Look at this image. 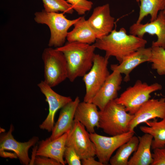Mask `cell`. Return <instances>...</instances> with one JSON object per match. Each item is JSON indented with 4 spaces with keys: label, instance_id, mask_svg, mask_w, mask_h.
<instances>
[{
    "label": "cell",
    "instance_id": "d6a6232c",
    "mask_svg": "<svg viewBox=\"0 0 165 165\" xmlns=\"http://www.w3.org/2000/svg\"><path fill=\"white\" fill-rule=\"evenodd\" d=\"M162 11L163 13L165 15V9L163 11Z\"/></svg>",
    "mask_w": 165,
    "mask_h": 165
},
{
    "label": "cell",
    "instance_id": "5b68a950",
    "mask_svg": "<svg viewBox=\"0 0 165 165\" xmlns=\"http://www.w3.org/2000/svg\"><path fill=\"white\" fill-rule=\"evenodd\" d=\"M44 64V80L52 88L68 78V67L63 53L57 48H45L42 54Z\"/></svg>",
    "mask_w": 165,
    "mask_h": 165
},
{
    "label": "cell",
    "instance_id": "9a60e30c",
    "mask_svg": "<svg viewBox=\"0 0 165 165\" xmlns=\"http://www.w3.org/2000/svg\"><path fill=\"white\" fill-rule=\"evenodd\" d=\"M122 81L121 74L117 70L112 71L94 97L92 102L100 110H103L110 101L118 97V92L121 88Z\"/></svg>",
    "mask_w": 165,
    "mask_h": 165
},
{
    "label": "cell",
    "instance_id": "1f68e13d",
    "mask_svg": "<svg viewBox=\"0 0 165 165\" xmlns=\"http://www.w3.org/2000/svg\"><path fill=\"white\" fill-rule=\"evenodd\" d=\"M94 157H90L82 160V165H103L100 161L96 160Z\"/></svg>",
    "mask_w": 165,
    "mask_h": 165
},
{
    "label": "cell",
    "instance_id": "8fae6325",
    "mask_svg": "<svg viewBox=\"0 0 165 165\" xmlns=\"http://www.w3.org/2000/svg\"><path fill=\"white\" fill-rule=\"evenodd\" d=\"M38 86L46 97L49 105V113L46 118L39 125V128L48 132H51L54 125V118L57 112L72 100L70 97L60 95L52 89L44 81H41Z\"/></svg>",
    "mask_w": 165,
    "mask_h": 165
},
{
    "label": "cell",
    "instance_id": "e0dca14e",
    "mask_svg": "<svg viewBox=\"0 0 165 165\" xmlns=\"http://www.w3.org/2000/svg\"><path fill=\"white\" fill-rule=\"evenodd\" d=\"M80 102L79 97L77 96L74 100L61 108L59 118L49 138L51 140H54L70 131L73 123L76 108Z\"/></svg>",
    "mask_w": 165,
    "mask_h": 165
},
{
    "label": "cell",
    "instance_id": "52a82bcc",
    "mask_svg": "<svg viewBox=\"0 0 165 165\" xmlns=\"http://www.w3.org/2000/svg\"><path fill=\"white\" fill-rule=\"evenodd\" d=\"M14 130V127L11 124L8 131L1 134L0 156L4 158H18L21 164L29 165L31 159L28 156V150L38 142V138L34 136L27 142L18 141L12 135Z\"/></svg>",
    "mask_w": 165,
    "mask_h": 165
},
{
    "label": "cell",
    "instance_id": "83f0119b",
    "mask_svg": "<svg viewBox=\"0 0 165 165\" xmlns=\"http://www.w3.org/2000/svg\"><path fill=\"white\" fill-rule=\"evenodd\" d=\"M71 5L74 10L80 15H84L91 9L93 3L87 0H65Z\"/></svg>",
    "mask_w": 165,
    "mask_h": 165
},
{
    "label": "cell",
    "instance_id": "30bf717a",
    "mask_svg": "<svg viewBox=\"0 0 165 165\" xmlns=\"http://www.w3.org/2000/svg\"><path fill=\"white\" fill-rule=\"evenodd\" d=\"M85 127L74 119L72 128L68 133L66 146L74 149L81 159L96 155V149Z\"/></svg>",
    "mask_w": 165,
    "mask_h": 165
},
{
    "label": "cell",
    "instance_id": "484cf974",
    "mask_svg": "<svg viewBox=\"0 0 165 165\" xmlns=\"http://www.w3.org/2000/svg\"><path fill=\"white\" fill-rule=\"evenodd\" d=\"M64 150L48 147L38 146L36 154L38 156L53 159L59 162L61 165H65L67 163L63 159Z\"/></svg>",
    "mask_w": 165,
    "mask_h": 165
},
{
    "label": "cell",
    "instance_id": "4dcf8cb0",
    "mask_svg": "<svg viewBox=\"0 0 165 165\" xmlns=\"http://www.w3.org/2000/svg\"><path fill=\"white\" fill-rule=\"evenodd\" d=\"M153 159L151 165H165V146L153 150Z\"/></svg>",
    "mask_w": 165,
    "mask_h": 165
},
{
    "label": "cell",
    "instance_id": "3957f363",
    "mask_svg": "<svg viewBox=\"0 0 165 165\" xmlns=\"http://www.w3.org/2000/svg\"><path fill=\"white\" fill-rule=\"evenodd\" d=\"M99 113V128L106 134L115 136L130 131L129 124L134 115L127 112L125 107L115 100L110 101Z\"/></svg>",
    "mask_w": 165,
    "mask_h": 165
},
{
    "label": "cell",
    "instance_id": "7c38bea8",
    "mask_svg": "<svg viewBox=\"0 0 165 165\" xmlns=\"http://www.w3.org/2000/svg\"><path fill=\"white\" fill-rule=\"evenodd\" d=\"M130 34L143 38L146 33L152 35H155L156 41H153L152 46H159L165 49V15L160 11L154 20L145 24L136 22L129 28Z\"/></svg>",
    "mask_w": 165,
    "mask_h": 165
},
{
    "label": "cell",
    "instance_id": "d4e9b609",
    "mask_svg": "<svg viewBox=\"0 0 165 165\" xmlns=\"http://www.w3.org/2000/svg\"><path fill=\"white\" fill-rule=\"evenodd\" d=\"M44 10L48 12H62L72 14L74 10L71 4L65 0H42Z\"/></svg>",
    "mask_w": 165,
    "mask_h": 165
},
{
    "label": "cell",
    "instance_id": "44dd1931",
    "mask_svg": "<svg viewBox=\"0 0 165 165\" xmlns=\"http://www.w3.org/2000/svg\"><path fill=\"white\" fill-rule=\"evenodd\" d=\"M148 126H141L140 130L144 133L151 135L153 138L151 148L153 150L165 146V117L160 121L155 119L145 123Z\"/></svg>",
    "mask_w": 165,
    "mask_h": 165
},
{
    "label": "cell",
    "instance_id": "277c9868",
    "mask_svg": "<svg viewBox=\"0 0 165 165\" xmlns=\"http://www.w3.org/2000/svg\"><path fill=\"white\" fill-rule=\"evenodd\" d=\"M34 19L38 24H45L49 27L50 32L48 46L58 48L65 42L69 28L79 20L66 18L63 13L48 12L44 9L34 13Z\"/></svg>",
    "mask_w": 165,
    "mask_h": 165
},
{
    "label": "cell",
    "instance_id": "4316f807",
    "mask_svg": "<svg viewBox=\"0 0 165 165\" xmlns=\"http://www.w3.org/2000/svg\"><path fill=\"white\" fill-rule=\"evenodd\" d=\"M68 133H65L60 137L51 140L49 138L39 141L38 146H46L53 148L64 150Z\"/></svg>",
    "mask_w": 165,
    "mask_h": 165
},
{
    "label": "cell",
    "instance_id": "7a4b0ae2",
    "mask_svg": "<svg viewBox=\"0 0 165 165\" xmlns=\"http://www.w3.org/2000/svg\"><path fill=\"white\" fill-rule=\"evenodd\" d=\"M56 48L62 52L66 58L68 79L71 82L79 77H83L93 66L96 49L94 44L68 42Z\"/></svg>",
    "mask_w": 165,
    "mask_h": 165
},
{
    "label": "cell",
    "instance_id": "603a6c76",
    "mask_svg": "<svg viewBox=\"0 0 165 165\" xmlns=\"http://www.w3.org/2000/svg\"><path fill=\"white\" fill-rule=\"evenodd\" d=\"M140 2L139 12L137 23H141L146 16H150V21L155 20L159 13L165 9V0H136Z\"/></svg>",
    "mask_w": 165,
    "mask_h": 165
},
{
    "label": "cell",
    "instance_id": "836d02e7",
    "mask_svg": "<svg viewBox=\"0 0 165 165\" xmlns=\"http://www.w3.org/2000/svg\"></svg>",
    "mask_w": 165,
    "mask_h": 165
},
{
    "label": "cell",
    "instance_id": "7402d4cb",
    "mask_svg": "<svg viewBox=\"0 0 165 165\" xmlns=\"http://www.w3.org/2000/svg\"><path fill=\"white\" fill-rule=\"evenodd\" d=\"M139 142L138 137L132 136L127 142L120 146L109 160L111 165H128L129 158L137 150Z\"/></svg>",
    "mask_w": 165,
    "mask_h": 165
},
{
    "label": "cell",
    "instance_id": "4fadbf2b",
    "mask_svg": "<svg viewBox=\"0 0 165 165\" xmlns=\"http://www.w3.org/2000/svg\"><path fill=\"white\" fill-rule=\"evenodd\" d=\"M87 21L97 39L101 38L109 34L113 30L115 24V18L111 15L109 4L107 3L94 8Z\"/></svg>",
    "mask_w": 165,
    "mask_h": 165
},
{
    "label": "cell",
    "instance_id": "8992f818",
    "mask_svg": "<svg viewBox=\"0 0 165 165\" xmlns=\"http://www.w3.org/2000/svg\"><path fill=\"white\" fill-rule=\"evenodd\" d=\"M162 85L155 82L148 84L138 80L132 86L128 87L115 100L124 106L126 111L134 115L151 97L152 93L162 89Z\"/></svg>",
    "mask_w": 165,
    "mask_h": 165
},
{
    "label": "cell",
    "instance_id": "f546056e",
    "mask_svg": "<svg viewBox=\"0 0 165 165\" xmlns=\"http://www.w3.org/2000/svg\"><path fill=\"white\" fill-rule=\"evenodd\" d=\"M64 157L65 161L69 165H81V159L74 149L71 147L66 146Z\"/></svg>",
    "mask_w": 165,
    "mask_h": 165
},
{
    "label": "cell",
    "instance_id": "cb8c5ba5",
    "mask_svg": "<svg viewBox=\"0 0 165 165\" xmlns=\"http://www.w3.org/2000/svg\"><path fill=\"white\" fill-rule=\"evenodd\" d=\"M152 56L150 61L152 69L160 75H165V49L159 46H152Z\"/></svg>",
    "mask_w": 165,
    "mask_h": 165
},
{
    "label": "cell",
    "instance_id": "6da1fadb",
    "mask_svg": "<svg viewBox=\"0 0 165 165\" xmlns=\"http://www.w3.org/2000/svg\"><path fill=\"white\" fill-rule=\"evenodd\" d=\"M147 41L132 35H128L125 28L115 29L107 35L97 39L94 44L96 48L104 51L105 56L115 57L120 63L127 56L138 49L145 47Z\"/></svg>",
    "mask_w": 165,
    "mask_h": 165
},
{
    "label": "cell",
    "instance_id": "2e32d148",
    "mask_svg": "<svg viewBox=\"0 0 165 165\" xmlns=\"http://www.w3.org/2000/svg\"><path fill=\"white\" fill-rule=\"evenodd\" d=\"M152 56V48H141L126 57L119 64H112V71L116 70L125 75L124 81L130 80V74L137 67L146 62H150Z\"/></svg>",
    "mask_w": 165,
    "mask_h": 165
},
{
    "label": "cell",
    "instance_id": "5bb4252c",
    "mask_svg": "<svg viewBox=\"0 0 165 165\" xmlns=\"http://www.w3.org/2000/svg\"><path fill=\"white\" fill-rule=\"evenodd\" d=\"M134 115L129 124L130 131H134L138 125L151 119H163L165 117V97L150 99Z\"/></svg>",
    "mask_w": 165,
    "mask_h": 165
},
{
    "label": "cell",
    "instance_id": "9c48e42d",
    "mask_svg": "<svg viewBox=\"0 0 165 165\" xmlns=\"http://www.w3.org/2000/svg\"><path fill=\"white\" fill-rule=\"evenodd\" d=\"M134 131H129L120 135L103 136L95 132L89 133L90 138L95 145L96 155L103 165L108 164L113 152L134 135Z\"/></svg>",
    "mask_w": 165,
    "mask_h": 165
},
{
    "label": "cell",
    "instance_id": "ffe728a7",
    "mask_svg": "<svg viewBox=\"0 0 165 165\" xmlns=\"http://www.w3.org/2000/svg\"><path fill=\"white\" fill-rule=\"evenodd\" d=\"M74 27L68 34V42H79L89 44L95 43L97 38L84 16L80 17Z\"/></svg>",
    "mask_w": 165,
    "mask_h": 165
},
{
    "label": "cell",
    "instance_id": "ac0fdd59",
    "mask_svg": "<svg viewBox=\"0 0 165 165\" xmlns=\"http://www.w3.org/2000/svg\"><path fill=\"white\" fill-rule=\"evenodd\" d=\"M92 102H80L75 111L74 119L79 122L89 133L95 132V128H99V111Z\"/></svg>",
    "mask_w": 165,
    "mask_h": 165
},
{
    "label": "cell",
    "instance_id": "ba28073f",
    "mask_svg": "<svg viewBox=\"0 0 165 165\" xmlns=\"http://www.w3.org/2000/svg\"><path fill=\"white\" fill-rule=\"evenodd\" d=\"M109 59L105 56L95 54L92 67L83 77L86 87L83 101L92 102L94 97L110 74L108 67Z\"/></svg>",
    "mask_w": 165,
    "mask_h": 165
},
{
    "label": "cell",
    "instance_id": "f1b7e54d",
    "mask_svg": "<svg viewBox=\"0 0 165 165\" xmlns=\"http://www.w3.org/2000/svg\"><path fill=\"white\" fill-rule=\"evenodd\" d=\"M37 149L33 151L32 157L29 165H61L59 162L53 159L37 155L36 154Z\"/></svg>",
    "mask_w": 165,
    "mask_h": 165
},
{
    "label": "cell",
    "instance_id": "d6986e66",
    "mask_svg": "<svg viewBox=\"0 0 165 165\" xmlns=\"http://www.w3.org/2000/svg\"><path fill=\"white\" fill-rule=\"evenodd\" d=\"M138 138L139 142L138 148L129 160L128 165H151L153 161L151 152L153 137L145 133Z\"/></svg>",
    "mask_w": 165,
    "mask_h": 165
}]
</instances>
